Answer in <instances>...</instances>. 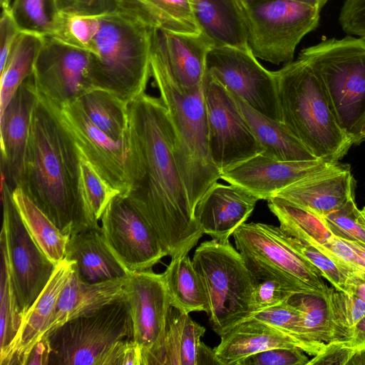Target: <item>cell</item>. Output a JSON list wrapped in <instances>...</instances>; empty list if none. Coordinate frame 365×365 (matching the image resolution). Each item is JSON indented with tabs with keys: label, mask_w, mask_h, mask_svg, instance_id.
Segmentation results:
<instances>
[{
	"label": "cell",
	"mask_w": 365,
	"mask_h": 365,
	"mask_svg": "<svg viewBox=\"0 0 365 365\" xmlns=\"http://www.w3.org/2000/svg\"><path fill=\"white\" fill-rule=\"evenodd\" d=\"M128 174L125 195L167 256L187 254L202 237L173 152V128L160 98L141 93L128 104Z\"/></svg>",
	"instance_id": "1"
},
{
	"label": "cell",
	"mask_w": 365,
	"mask_h": 365,
	"mask_svg": "<svg viewBox=\"0 0 365 365\" xmlns=\"http://www.w3.org/2000/svg\"><path fill=\"white\" fill-rule=\"evenodd\" d=\"M37 93L19 187L64 235L101 229L88 217L81 197L80 151L54 104Z\"/></svg>",
	"instance_id": "2"
},
{
	"label": "cell",
	"mask_w": 365,
	"mask_h": 365,
	"mask_svg": "<svg viewBox=\"0 0 365 365\" xmlns=\"http://www.w3.org/2000/svg\"><path fill=\"white\" fill-rule=\"evenodd\" d=\"M152 29L126 0L123 8L99 15L62 12L53 37L88 51L94 88L128 104L145 92L151 76Z\"/></svg>",
	"instance_id": "3"
},
{
	"label": "cell",
	"mask_w": 365,
	"mask_h": 365,
	"mask_svg": "<svg viewBox=\"0 0 365 365\" xmlns=\"http://www.w3.org/2000/svg\"><path fill=\"white\" fill-rule=\"evenodd\" d=\"M274 73L282 122L316 158L341 160L354 142L331 112L314 72L297 58Z\"/></svg>",
	"instance_id": "4"
},
{
	"label": "cell",
	"mask_w": 365,
	"mask_h": 365,
	"mask_svg": "<svg viewBox=\"0 0 365 365\" xmlns=\"http://www.w3.org/2000/svg\"><path fill=\"white\" fill-rule=\"evenodd\" d=\"M173 128V152L191 207L221 178L210 151L203 83L194 91H180L158 67L150 64Z\"/></svg>",
	"instance_id": "5"
},
{
	"label": "cell",
	"mask_w": 365,
	"mask_h": 365,
	"mask_svg": "<svg viewBox=\"0 0 365 365\" xmlns=\"http://www.w3.org/2000/svg\"><path fill=\"white\" fill-rule=\"evenodd\" d=\"M319 79L338 123L354 144L365 120V39L347 35L302 49L299 58Z\"/></svg>",
	"instance_id": "6"
},
{
	"label": "cell",
	"mask_w": 365,
	"mask_h": 365,
	"mask_svg": "<svg viewBox=\"0 0 365 365\" xmlns=\"http://www.w3.org/2000/svg\"><path fill=\"white\" fill-rule=\"evenodd\" d=\"M133 333L128 299L113 302L69 320L47 336L49 364L122 365Z\"/></svg>",
	"instance_id": "7"
},
{
	"label": "cell",
	"mask_w": 365,
	"mask_h": 365,
	"mask_svg": "<svg viewBox=\"0 0 365 365\" xmlns=\"http://www.w3.org/2000/svg\"><path fill=\"white\" fill-rule=\"evenodd\" d=\"M192 262L202 280L206 314L220 336L251 316L253 280L241 253L230 241L201 243Z\"/></svg>",
	"instance_id": "8"
},
{
	"label": "cell",
	"mask_w": 365,
	"mask_h": 365,
	"mask_svg": "<svg viewBox=\"0 0 365 365\" xmlns=\"http://www.w3.org/2000/svg\"><path fill=\"white\" fill-rule=\"evenodd\" d=\"M247 45L256 58L274 64L293 61L301 40L319 26L320 9L291 0L240 1Z\"/></svg>",
	"instance_id": "9"
},
{
	"label": "cell",
	"mask_w": 365,
	"mask_h": 365,
	"mask_svg": "<svg viewBox=\"0 0 365 365\" xmlns=\"http://www.w3.org/2000/svg\"><path fill=\"white\" fill-rule=\"evenodd\" d=\"M12 190L1 176V250L9 263L23 317L48 283L56 265L40 249L26 229L14 202Z\"/></svg>",
	"instance_id": "10"
},
{
	"label": "cell",
	"mask_w": 365,
	"mask_h": 365,
	"mask_svg": "<svg viewBox=\"0 0 365 365\" xmlns=\"http://www.w3.org/2000/svg\"><path fill=\"white\" fill-rule=\"evenodd\" d=\"M203 92L210 155L221 174L264 151L232 93L206 72Z\"/></svg>",
	"instance_id": "11"
},
{
	"label": "cell",
	"mask_w": 365,
	"mask_h": 365,
	"mask_svg": "<svg viewBox=\"0 0 365 365\" xmlns=\"http://www.w3.org/2000/svg\"><path fill=\"white\" fill-rule=\"evenodd\" d=\"M205 72L255 110L282 122L274 71L264 68L250 48L211 47Z\"/></svg>",
	"instance_id": "12"
},
{
	"label": "cell",
	"mask_w": 365,
	"mask_h": 365,
	"mask_svg": "<svg viewBox=\"0 0 365 365\" xmlns=\"http://www.w3.org/2000/svg\"><path fill=\"white\" fill-rule=\"evenodd\" d=\"M133 322V340L143 365H164V342L172 308L162 274L151 269L133 272L125 284Z\"/></svg>",
	"instance_id": "13"
},
{
	"label": "cell",
	"mask_w": 365,
	"mask_h": 365,
	"mask_svg": "<svg viewBox=\"0 0 365 365\" xmlns=\"http://www.w3.org/2000/svg\"><path fill=\"white\" fill-rule=\"evenodd\" d=\"M31 76L36 91L58 106L94 89L89 53L53 36L43 37Z\"/></svg>",
	"instance_id": "14"
},
{
	"label": "cell",
	"mask_w": 365,
	"mask_h": 365,
	"mask_svg": "<svg viewBox=\"0 0 365 365\" xmlns=\"http://www.w3.org/2000/svg\"><path fill=\"white\" fill-rule=\"evenodd\" d=\"M107 245L130 272L151 269L167 256L155 233L127 197L116 195L101 218Z\"/></svg>",
	"instance_id": "15"
},
{
	"label": "cell",
	"mask_w": 365,
	"mask_h": 365,
	"mask_svg": "<svg viewBox=\"0 0 365 365\" xmlns=\"http://www.w3.org/2000/svg\"><path fill=\"white\" fill-rule=\"evenodd\" d=\"M53 103L80 152L104 180L125 195L130 187L128 139L111 138L88 118L76 101L61 106Z\"/></svg>",
	"instance_id": "16"
},
{
	"label": "cell",
	"mask_w": 365,
	"mask_h": 365,
	"mask_svg": "<svg viewBox=\"0 0 365 365\" xmlns=\"http://www.w3.org/2000/svg\"><path fill=\"white\" fill-rule=\"evenodd\" d=\"M237 250L278 271L291 280L317 293L329 287L320 272L296 252L272 229V225L244 222L234 232Z\"/></svg>",
	"instance_id": "17"
},
{
	"label": "cell",
	"mask_w": 365,
	"mask_h": 365,
	"mask_svg": "<svg viewBox=\"0 0 365 365\" xmlns=\"http://www.w3.org/2000/svg\"><path fill=\"white\" fill-rule=\"evenodd\" d=\"M211 47L201 33L183 34L153 27L150 64L161 69L180 91H194L202 86Z\"/></svg>",
	"instance_id": "18"
},
{
	"label": "cell",
	"mask_w": 365,
	"mask_h": 365,
	"mask_svg": "<svg viewBox=\"0 0 365 365\" xmlns=\"http://www.w3.org/2000/svg\"><path fill=\"white\" fill-rule=\"evenodd\" d=\"M331 163L322 159L281 161L262 153L222 173L221 178L242 187L259 200H267L281 190Z\"/></svg>",
	"instance_id": "19"
},
{
	"label": "cell",
	"mask_w": 365,
	"mask_h": 365,
	"mask_svg": "<svg viewBox=\"0 0 365 365\" xmlns=\"http://www.w3.org/2000/svg\"><path fill=\"white\" fill-rule=\"evenodd\" d=\"M76 269L75 262H58L48 283L21 319L16 335L0 359L1 365H25L31 351L44 336L55 314L58 299Z\"/></svg>",
	"instance_id": "20"
},
{
	"label": "cell",
	"mask_w": 365,
	"mask_h": 365,
	"mask_svg": "<svg viewBox=\"0 0 365 365\" xmlns=\"http://www.w3.org/2000/svg\"><path fill=\"white\" fill-rule=\"evenodd\" d=\"M354 185L349 165L336 162L292 183L274 196L324 217L354 199Z\"/></svg>",
	"instance_id": "21"
},
{
	"label": "cell",
	"mask_w": 365,
	"mask_h": 365,
	"mask_svg": "<svg viewBox=\"0 0 365 365\" xmlns=\"http://www.w3.org/2000/svg\"><path fill=\"white\" fill-rule=\"evenodd\" d=\"M37 97L31 75L19 86L0 117L1 176L12 190L19 187L21 182L31 113Z\"/></svg>",
	"instance_id": "22"
},
{
	"label": "cell",
	"mask_w": 365,
	"mask_h": 365,
	"mask_svg": "<svg viewBox=\"0 0 365 365\" xmlns=\"http://www.w3.org/2000/svg\"><path fill=\"white\" fill-rule=\"evenodd\" d=\"M258 200L240 186L217 182L197 202L194 215L204 234L212 240L226 242L245 222Z\"/></svg>",
	"instance_id": "23"
},
{
	"label": "cell",
	"mask_w": 365,
	"mask_h": 365,
	"mask_svg": "<svg viewBox=\"0 0 365 365\" xmlns=\"http://www.w3.org/2000/svg\"><path fill=\"white\" fill-rule=\"evenodd\" d=\"M127 279L128 277H124L96 283H88L79 278L75 269L70 281L61 294L55 314L42 339L69 320L127 299Z\"/></svg>",
	"instance_id": "24"
},
{
	"label": "cell",
	"mask_w": 365,
	"mask_h": 365,
	"mask_svg": "<svg viewBox=\"0 0 365 365\" xmlns=\"http://www.w3.org/2000/svg\"><path fill=\"white\" fill-rule=\"evenodd\" d=\"M65 258L75 262L78 276L88 283L128 277L130 273L107 245L101 229H87L71 235Z\"/></svg>",
	"instance_id": "25"
},
{
	"label": "cell",
	"mask_w": 365,
	"mask_h": 365,
	"mask_svg": "<svg viewBox=\"0 0 365 365\" xmlns=\"http://www.w3.org/2000/svg\"><path fill=\"white\" fill-rule=\"evenodd\" d=\"M277 347L301 349L291 337L249 317L222 334L214 349L219 365H237L252 354Z\"/></svg>",
	"instance_id": "26"
},
{
	"label": "cell",
	"mask_w": 365,
	"mask_h": 365,
	"mask_svg": "<svg viewBox=\"0 0 365 365\" xmlns=\"http://www.w3.org/2000/svg\"><path fill=\"white\" fill-rule=\"evenodd\" d=\"M201 34L212 46L250 48L240 0H190Z\"/></svg>",
	"instance_id": "27"
},
{
	"label": "cell",
	"mask_w": 365,
	"mask_h": 365,
	"mask_svg": "<svg viewBox=\"0 0 365 365\" xmlns=\"http://www.w3.org/2000/svg\"><path fill=\"white\" fill-rule=\"evenodd\" d=\"M232 95L253 134L264 148L263 153L281 161L319 159L282 122L258 112L239 97Z\"/></svg>",
	"instance_id": "28"
},
{
	"label": "cell",
	"mask_w": 365,
	"mask_h": 365,
	"mask_svg": "<svg viewBox=\"0 0 365 365\" xmlns=\"http://www.w3.org/2000/svg\"><path fill=\"white\" fill-rule=\"evenodd\" d=\"M242 257L254 284L251 316L284 302L295 294H319L296 283L255 258Z\"/></svg>",
	"instance_id": "29"
},
{
	"label": "cell",
	"mask_w": 365,
	"mask_h": 365,
	"mask_svg": "<svg viewBox=\"0 0 365 365\" xmlns=\"http://www.w3.org/2000/svg\"><path fill=\"white\" fill-rule=\"evenodd\" d=\"M163 274L173 307L187 314L206 312L205 289L188 253L171 258Z\"/></svg>",
	"instance_id": "30"
},
{
	"label": "cell",
	"mask_w": 365,
	"mask_h": 365,
	"mask_svg": "<svg viewBox=\"0 0 365 365\" xmlns=\"http://www.w3.org/2000/svg\"><path fill=\"white\" fill-rule=\"evenodd\" d=\"M12 197L30 235L47 257L56 265L65 258L70 236L62 233L21 188H14Z\"/></svg>",
	"instance_id": "31"
},
{
	"label": "cell",
	"mask_w": 365,
	"mask_h": 365,
	"mask_svg": "<svg viewBox=\"0 0 365 365\" xmlns=\"http://www.w3.org/2000/svg\"><path fill=\"white\" fill-rule=\"evenodd\" d=\"M88 118L115 140H126L129 134L128 104L109 91L94 88L76 101Z\"/></svg>",
	"instance_id": "32"
},
{
	"label": "cell",
	"mask_w": 365,
	"mask_h": 365,
	"mask_svg": "<svg viewBox=\"0 0 365 365\" xmlns=\"http://www.w3.org/2000/svg\"><path fill=\"white\" fill-rule=\"evenodd\" d=\"M205 328L189 314L171 308L164 342V365H196Z\"/></svg>",
	"instance_id": "33"
},
{
	"label": "cell",
	"mask_w": 365,
	"mask_h": 365,
	"mask_svg": "<svg viewBox=\"0 0 365 365\" xmlns=\"http://www.w3.org/2000/svg\"><path fill=\"white\" fill-rule=\"evenodd\" d=\"M43 37L20 33L1 72L0 117L22 83L33 72Z\"/></svg>",
	"instance_id": "34"
},
{
	"label": "cell",
	"mask_w": 365,
	"mask_h": 365,
	"mask_svg": "<svg viewBox=\"0 0 365 365\" xmlns=\"http://www.w3.org/2000/svg\"><path fill=\"white\" fill-rule=\"evenodd\" d=\"M153 27L173 32L199 34L190 0H129Z\"/></svg>",
	"instance_id": "35"
},
{
	"label": "cell",
	"mask_w": 365,
	"mask_h": 365,
	"mask_svg": "<svg viewBox=\"0 0 365 365\" xmlns=\"http://www.w3.org/2000/svg\"><path fill=\"white\" fill-rule=\"evenodd\" d=\"M9 12L21 33L53 36L62 12L56 0H12Z\"/></svg>",
	"instance_id": "36"
},
{
	"label": "cell",
	"mask_w": 365,
	"mask_h": 365,
	"mask_svg": "<svg viewBox=\"0 0 365 365\" xmlns=\"http://www.w3.org/2000/svg\"><path fill=\"white\" fill-rule=\"evenodd\" d=\"M326 297L331 327L330 342L346 341L365 317V302L333 286L329 287Z\"/></svg>",
	"instance_id": "37"
},
{
	"label": "cell",
	"mask_w": 365,
	"mask_h": 365,
	"mask_svg": "<svg viewBox=\"0 0 365 365\" xmlns=\"http://www.w3.org/2000/svg\"><path fill=\"white\" fill-rule=\"evenodd\" d=\"M327 292L299 293L289 299L300 313L304 337L308 341L315 344H325L331 341Z\"/></svg>",
	"instance_id": "38"
},
{
	"label": "cell",
	"mask_w": 365,
	"mask_h": 365,
	"mask_svg": "<svg viewBox=\"0 0 365 365\" xmlns=\"http://www.w3.org/2000/svg\"><path fill=\"white\" fill-rule=\"evenodd\" d=\"M79 168V189L85 211L89 220L99 225L108 203L119 192L103 179L81 152Z\"/></svg>",
	"instance_id": "39"
},
{
	"label": "cell",
	"mask_w": 365,
	"mask_h": 365,
	"mask_svg": "<svg viewBox=\"0 0 365 365\" xmlns=\"http://www.w3.org/2000/svg\"><path fill=\"white\" fill-rule=\"evenodd\" d=\"M272 229L287 245L317 268L331 286L346 292L349 280L355 274L343 269L317 247L284 232L279 227L272 225Z\"/></svg>",
	"instance_id": "40"
},
{
	"label": "cell",
	"mask_w": 365,
	"mask_h": 365,
	"mask_svg": "<svg viewBox=\"0 0 365 365\" xmlns=\"http://www.w3.org/2000/svg\"><path fill=\"white\" fill-rule=\"evenodd\" d=\"M1 257L0 359L15 338L22 318L9 263L1 250Z\"/></svg>",
	"instance_id": "41"
},
{
	"label": "cell",
	"mask_w": 365,
	"mask_h": 365,
	"mask_svg": "<svg viewBox=\"0 0 365 365\" xmlns=\"http://www.w3.org/2000/svg\"><path fill=\"white\" fill-rule=\"evenodd\" d=\"M250 317L260 321L291 337L299 344L305 353L310 355H316L326 344H315L306 339L303 333L300 313L289 300L255 313Z\"/></svg>",
	"instance_id": "42"
},
{
	"label": "cell",
	"mask_w": 365,
	"mask_h": 365,
	"mask_svg": "<svg viewBox=\"0 0 365 365\" xmlns=\"http://www.w3.org/2000/svg\"><path fill=\"white\" fill-rule=\"evenodd\" d=\"M322 218L335 236L365 244V218L354 199Z\"/></svg>",
	"instance_id": "43"
},
{
	"label": "cell",
	"mask_w": 365,
	"mask_h": 365,
	"mask_svg": "<svg viewBox=\"0 0 365 365\" xmlns=\"http://www.w3.org/2000/svg\"><path fill=\"white\" fill-rule=\"evenodd\" d=\"M309 361L299 348L277 347L252 354L237 365H307Z\"/></svg>",
	"instance_id": "44"
},
{
	"label": "cell",
	"mask_w": 365,
	"mask_h": 365,
	"mask_svg": "<svg viewBox=\"0 0 365 365\" xmlns=\"http://www.w3.org/2000/svg\"><path fill=\"white\" fill-rule=\"evenodd\" d=\"M339 22L348 35L365 39V0H344Z\"/></svg>",
	"instance_id": "45"
},
{
	"label": "cell",
	"mask_w": 365,
	"mask_h": 365,
	"mask_svg": "<svg viewBox=\"0 0 365 365\" xmlns=\"http://www.w3.org/2000/svg\"><path fill=\"white\" fill-rule=\"evenodd\" d=\"M354 349L341 342H329L309 359L307 365H347Z\"/></svg>",
	"instance_id": "46"
},
{
	"label": "cell",
	"mask_w": 365,
	"mask_h": 365,
	"mask_svg": "<svg viewBox=\"0 0 365 365\" xmlns=\"http://www.w3.org/2000/svg\"><path fill=\"white\" fill-rule=\"evenodd\" d=\"M20 33L9 10H2L0 20V73L4 70Z\"/></svg>",
	"instance_id": "47"
},
{
	"label": "cell",
	"mask_w": 365,
	"mask_h": 365,
	"mask_svg": "<svg viewBox=\"0 0 365 365\" xmlns=\"http://www.w3.org/2000/svg\"><path fill=\"white\" fill-rule=\"evenodd\" d=\"M125 0H77L74 14L99 15L123 8Z\"/></svg>",
	"instance_id": "48"
},
{
	"label": "cell",
	"mask_w": 365,
	"mask_h": 365,
	"mask_svg": "<svg viewBox=\"0 0 365 365\" xmlns=\"http://www.w3.org/2000/svg\"><path fill=\"white\" fill-rule=\"evenodd\" d=\"M51 351L46 338L37 343L30 353L26 364H49Z\"/></svg>",
	"instance_id": "49"
},
{
	"label": "cell",
	"mask_w": 365,
	"mask_h": 365,
	"mask_svg": "<svg viewBox=\"0 0 365 365\" xmlns=\"http://www.w3.org/2000/svg\"><path fill=\"white\" fill-rule=\"evenodd\" d=\"M346 292L365 302V271L359 272L350 279Z\"/></svg>",
	"instance_id": "50"
},
{
	"label": "cell",
	"mask_w": 365,
	"mask_h": 365,
	"mask_svg": "<svg viewBox=\"0 0 365 365\" xmlns=\"http://www.w3.org/2000/svg\"><path fill=\"white\" fill-rule=\"evenodd\" d=\"M341 343L352 348L365 347V317L355 327L351 337Z\"/></svg>",
	"instance_id": "51"
},
{
	"label": "cell",
	"mask_w": 365,
	"mask_h": 365,
	"mask_svg": "<svg viewBox=\"0 0 365 365\" xmlns=\"http://www.w3.org/2000/svg\"><path fill=\"white\" fill-rule=\"evenodd\" d=\"M202 364H218V362L215 356V349H210L201 341L197 351L196 365Z\"/></svg>",
	"instance_id": "52"
},
{
	"label": "cell",
	"mask_w": 365,
	"mask_h": 365,
	"mask_svg": "<svg viewBox=\"0 0 365 365\" xmlns=\"http://www.w3.org/2000/svg\"><path fill=\"white\" fill-rule=\"evenodd\" d=\"M354 349L347 365H365V347Z\"/></svg>",
	"instance_id": "53"
},
{
	"label": "cell",
	"mask_w": 365,
	"mask_h": 365,
	"mask_svg": "<svg viewBox=\"0 0 365 365\" xmlns=\"http://www.w3.org/2000/svg\"><path fill=\"white\" fill-rule=\"evenodd\" d=\"M58 9L63 13H74L77 0H56Z\"/></svg>",
	"instance_id": "54"
},
{
	"label": "cell",
	"mask_w": 365,
	"mask_h": 365,
	"mask_svg": "<svg viewBox=\"0 0 365 365\" xmlns=\"http://www.w3.org/2000/svg\"><path fill=\"white\" fill-rule=\"evenodd\" d=\"M345 240L365 261V244L353 240Z\"/></svg>",
	"instance_id": "55"
},
{
	"label": "cell",
	"mask_w": 365,
	"mask_h": 365,
	"mask_svg": "<svg viewBox=\"0 0 365 365\" xmlns=\"http://www.w3.org/2000/svg\"><path fill=\"white\" fill-rule=\"evenodd\" d=\"M240 1H252V0H240ZM304 3L312 6L317 7L320 10L327 4L328 0H291Z\"/></svg>",
	"instance_id": "56"
},
{
	"label": "cell",
	"mask_w": 365,
	"mask_h": 365,
	"mask_svg": "<svg viewBox=\"0 0 365 365\" xmlns=\"http://www.w3.org/2000/svg\"><path fill=\"white\" fill-rule=\"evenodd\" d=\"M12 0H1V6L2 10H9Z\"/></svg>",
	"instance_id": "57"
},
{
	"label": "cell",
	"mask_w": 365,
	"mask_h": 365,
	"mask_svg": "<svg viewBox=\"0 0 365 365\" xmlns=\"http://www.w3.org/2000/svg\"><path fill=\"white\" fill-rule=\"evenodd\" d=\"M361 137L362 140H363V139L365 138V120H364V122L362 128H361Z\"/></svg>",
	"instance_id": "58"
},
{
	"label": "cell",
	"mask_w": 365,
	"mask_h": 365,
	"mask_svg": "<svg viewBox=\"0 0 365 365\" xmlns=\"http://www.w3.org/2000/svg\"><path fill=\"white\" fill-rule=\"evenodd\" d=\"M361 213H362L363 216H364V218H365V207H364L361 210Z\"/></svg>",
	"instance_id": "59"
}]
</instances>
